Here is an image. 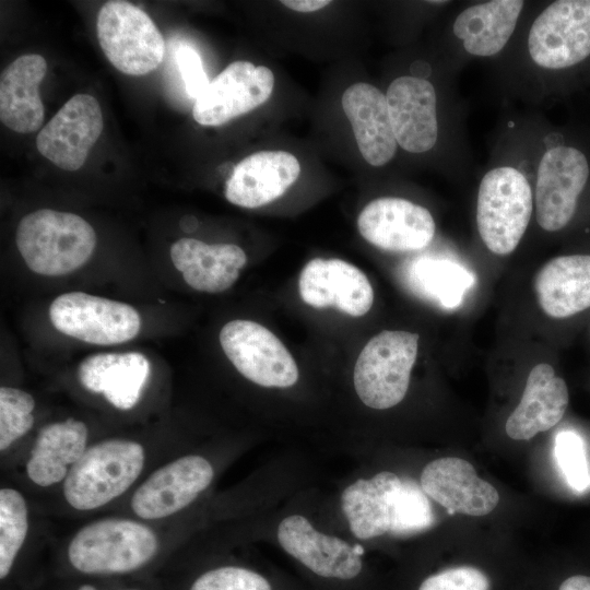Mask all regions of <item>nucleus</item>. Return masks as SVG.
<instances>
[{
  "label": "nucleus",
  "instance_id": "obj_27",
  "mask_svg": "<svg viewBox=\"0 0 590 590\" xmlns=\"http://www.w3.org/2000/svg\"><path fill=\"white\" fill-rule=\"evenodd\" d=\"M533 288L542 310L567 318L590 307V255H569L547 261L536 273Z\"/></svg>",
  "mask_w": 590,
  "mask_h": 590
},
{
  "label": "nucleus",
  "instance_id": "obj_14",
  "mask_svg": "<svg viewBox=\"0 0 590 590\" xmlns=\"http://www.w3.org/2000/svg\"><path fill=\"white\" fill-rule=\"evenodd\" d=\"M361 235L371 245L389 251H415L429 245L435 235L430 212L402 198H378L357 219Z\"/></svg>",
  "mask_w": 590,
  "mask_h": 590
},
{
  "label": "nucleus",
  "instance_id": "obj_4",
  "mask_svg": "<svg viewBox=\"0 0 590 590\" xmlns=\"http://www.w3.org/2000/svg\"><path fill=\"white\" fill-rule=\"evenodd\" d=\"M417 350L416 333L384 330L373 337L354 366V387L361 401L376 410L400 403L409 389Z\"/></svg>",
  "mask_w": 590,
  "mask_h": 590
},
{
  "label": "nucleus",
  "instance_id": "obj_32",
  "mask_svg": "<svg viewBox=\"0 0 590 590\" xmlns=\"http://www.w3.org/2000/svg\"><path fill=\"white\" fill-rule=\"evenodd\" d=\"M557 463L569 486L585 491L590 485V475L583 441L574 432H562L555 439Z\"/></svg>",
  "mask_w": 590,
  "mask_h": 590
},
{
  "label": "nucleus",
  "instance_id": "obj_3",
  "mask_svg": "<svg viewBox=\"0 0 590 590\" xmlns=\"http://www.w3.org/2000/svg\"><path fill=\"white\" fill-rule=\"evenodd\" d=\"M145 464L144 447L127 438H109L88 446L63 481L66 502L75 510L101 508L123 495Z\"/></svg>",
  "mask_w": 590,
  "mask_h": 590
},
{
  "label": "nucleus",
  "instance_id": "obj_28",
  "mask_svg": "<svg viewBox=\"0 0 590 590\" xmlns=\"http://www.w3.org/2000/svg\"><path fill=\"white\" fill-rule=\"evenodd\" d=\"M523 7L520 0H493L462 11L453 23V34L464 49L474 56L489 57L499 52L512 32Z\"/></svg>",
  "mask_w": 590,
  "mask_h": 590
},
{
  "label": "nucleus",
  "instance_id": "obj_24",
  "mask_svg": "<svg viewBox=\"0 0 590 590\" xmlns=\"http://www.w3.org/2000/svg\"><path fill=\"white\" fill-rule=\"evenodd\" d=\"M170 259L190 287L205 293L229 288L247 261L245 251L236 245H208L193 238L175 241Z\"/></svg>",
  "mask_w": 590,
  "mask_h": 590
},
{
  "label": "nucleus",
  "instance_id": "obj_23",
  "mask_svg": "<svg viewBox=\"0 0 590 590\" xmlns=\"http://www.w3.org/2000/svg\"><path fill=\"white\" fill-rule=\"evenodd\" d=\"M359 152L367 163L382 166L397 150L386 95L368 83H355L342 96Z\"/></svg>",
  "mask_w": 590,
  "mask_h": 590
},
{
  "label": "nucleus",
  "instance_id": "obj_12",
  "mask_svg": "<svg viewBox=\"0 0 590 590\" xmlns=\"http://www.w3.org/2000/svg\"><path fill=\"white\" fill-rule=\"evenodd\" d=\"M589 177L586 156L571 146H555L542 157L535 186L538 224L547 232L565 227L573 219L579 194Z\"/></svg>",
  "mask_w": 590,
  "mask_h": 590
},
{
  "label": "nucleus",
  "instance_id": "obj_21",
  "mask_svg": "<svg viewBox=\"0 0 590 590\" xmlns=\"http://www.w3.org/2000/svg\"><path fill=\"white\" fill-rule=\"evenodd\" d=\"M568 388L546 363L535 365L527 378L519 404L508 416L505 430L515 440H528L554 427L568 406Z\"/></svg>",
  "mask_w": 590,
  "mask_h": 590
},
{
  "label": "nucleus",
  "instance_id": "obj_26",
  "mask_svg": "<svg viewBox=\"0 0 590 590\" xmlns=\"http://www.w3.org/2000/svg\"><path fill=\"white\" fill-rule=\"evenodd\" d=\"M87 438L85 423L72 417L44 426L26 462L30 481L40 487L63 483L87 449Z\"/></svg>",
  "mask_w": 590,
  "mask_h": 590
},
{
  "label": "nucleus",
  "instance_id": "obj_10",
  "mask_svg": "<svg viewBox=\"0 0 590 590\" xmlns=\"http://www.w3.org/2000/svg\"><path fill=\"white\" fill-rule=\"evenodd\" d=\"M213 476V467L205 458L179 457L156 469L135 488L131 510L143 521L168 518L194 502Z\"/></svg>",
  "mask_w": 590,
  "mask_h": 590
},
{
  "label": "nucleus",
  "instance_id": "obj_7",
  "mask_svg": "<svg viewBox=\"0 0 590 590\" xmlns=\"http://www.w3.org/2000/svg\"><path fill=\"white\" fill-rule=\"evenodd\" d=\"M49 318L59 332L97 345L127 342L141 328V317L132 306L83 292L55 298Z\"/></svg>",
  "mask_w": 590,
  "mask_h": 590
},
{
  "label": "nucleus",
  "instance_id": "obj_17",
  "mask_svg": "<svg viewBox=\"0 0 590 590\" xmlns=\"http://www.w3.org/2000/svg\"><path fill=\"white\" fill-rule=\"evenodd\" d=\"M278 540L287 554L318 576L349 580L362 570L355 546L317 531L300 515H291L280 522Z\"/></svg>",
  "mask_w": 590,
  "mask_h": 590
},
{
  "label": "nucleus",
  "instance_id": "obj_19",
  "mask_svg": "<svg viewBox=\"0 0 590 590\" xmlns=\"http://www.w3.org/2000/svg\"><path fill=\"white\" fill-rule=\"evenodd\" d=\"M299 173L297 158L288 152H256L234 167L226 181L225 197L241 208L262 206L285 193Z\"/></svg>",
  "mask_w": 590,
  "mask_h": 590
},
{
  "label": "nucleus",
  "instance_id": "obj_6",
  "mask_svg": "<svg viewBox=\"0 0 590 590\" xmlns=\"http://www.w3.org/2000/svg\"><path fill=\"white\" fill-rule=\"evenodd\" d=\"M97 38L109 62L128 75L155 70L165 54L164 38L152 19L127 1H108L97 15Z\"/></svg>",
  "mask_w": 590,
  "mask_h": 590
},
{
  "label": "nucleus",
  "instance_id": "obj_16",
  "mask_svg": "<svg viewBox=\"0 0 590 590\" xmlns=\"http://www.w3.org/2000/svg\"><path fill=\"white\" fill-rule=\"evenodd\" d=\"M420 484L449 515L485 516L499 502L497 489L479 477L470 462L457 457H444L426 464Z\"/></svg>",
  "mask_w": 590,
  "mask_h": 590
},
{
  "label": "nucleus",
  "instance_id": "obj_22",
  "mask_svg": "<svg viewBox=\"0 0 590 590\" xmlns=\"http://www.w3.org/2000/svg\"><path fill=\"white\" fill-rule=\"evenodd\" d=\"M150 370L142 353H99L81 362L78 378L84 389L102 393L113 406L127 411L139 402Z\"/></svg>",
  "mask_w": 590,
  "mask_h": 590
},
{
  "label": "nucleus",
  "instance_id": "obj_30",
  "mask_svg": "<svg viewBox=\"0 0 590 590\" xmlns=\"http://www.w3.org/2000/svg\"><path fill=\"white\" fill-rule=\"evenodd\" d=\"M30 529L26 500L12 487L0 489V578L11 573Z\"/></svg>",
  "mask_w": 590,
  "mask_h": 590
},
{
  "label": "nucleus",
  "instance_id": "obj_9",
  "mask_svg": "<svg viewBox=\"0 0 590 590\" xmlns=\"http://www.w3.org/2000/svg\"><path fill=\"white\" fill-rule=\"evenodd\" d=\"M532 60L546 69L571 67L590 55V0H559L533 22L528 37Z\"/></svg>",
  "mask_w": 590,
  "mask_h": 590
},
{
  "label": "nucleus",
  "instance_id": "obj_35",
  "mask_svg": "<svg viewBox=\"0 0 590 590\" xmlns=\"http://www.w3.org/2000/svg\"><path fill=\"white\" fill-rule=\"evenodd\" d=\"M175 58L187 93L197 99L210 83L199 54L188 45H180Z\"/></svg>",
  "mask_w": 590,
  "mask_h": 590
},
{
  "label": "nucleus",
  "instance_id": "obj_11",
  "mask_svg": "<svg viewBox=\"0 0 590 590\" xmlns=\"http://www.w3.org/2000/svg\"><path fill=\"white\" fill-rule=\"evenodd\" d=\"M274 75L248 61L228 64L196 99L192 115L202 126H221L247 114L270 97Z\"/></svg>",
  "mask_w": 590,
  "mask_h": 590
},
{
  "label": "nucleus",
  "instance_id": "obj_38",
  "mask_svg": "<svg viewBox=\"0 0 590 590\" xmlns=\"http://www.w3.org/2000/svg\"><path fill=\"white\" fill-rule=\"evenodd\" d=\"M78 590H97L91 585H82ZM126 590H138V589H126Z\"/></svg>",
  "mask_w": 590,
  "mask_h": 590
},
{
  "label": "nucleus",
  "instance_id": "obj_37",
  "mask_svg": "<svg viewBox=\"0 0 590 590\" xmlns=\"http://www.w3.org/2000/svg\"><path fill=\"white\" fill-rule=\"evenodd\" d=\"M558 590H590V576H570L560 583Z\"/></svg>",
  "mask_w": 590,
  "mask_h": 590
},
{
  "label": "nucleus",
  "instance_id": "obj_25",
  "mask_svg": "<svg viewBox=\"0 0 590 590\" xmlns=\"http://www.w3.org/2000/svg\"><path fill=\"white\" fill-rule=\"evenodd\" d=\"M47 72V62L36 54L23 55L1 73L0 120L19 133L36 131L44 121L45 107L39 85Z\"/></svg>",
  "mask_w": 590,
  "mask_h": 590
},
{
  "label": "nucleus",
  "instance_id": "obj_8",
  "mask_svg": "<svg viewBox=\"0 0 590 590\" xmlns=\"http://www.w3.org/2000/svg\"><path fill=\"white\" fill-rule=\"evenodd\" d=\"M221 346L248 380L262 386L287 388L298 379L297 365L280 339L251 320H232L220 332Z\"/></svg>",
  "mask_w": 590,
  "mask_h": 590
},
{
  "label": "nucleus",
  "instance_id": "obj_20",
  "mask_svg": "<svg viewBox=\"0 0 590 590\" xmlns=\"http://www.w3.org/2000/svg\"><path fill=\"white\" fill-rule=\"evenodd\" d=\"M403 480L382 471L369 480L359 479L341 495L342 510L357 539H371L393 532Z\"/></svg>",
  "mask_w": 590,
  "mask_h": 590
},
{
  "label": "nucleus",
  "instance_id": "obj_29",
  "mask_svg": "<svg viewBox=\"0 0 590 590\" xmlns=\"http://www.w3.org/2000/svg\"><path fill=\"white\" fill-rule=\"evenodd\" d=\"M411 286L445 308H455L473 285V275L447 259L420 258L409 267Z\"/></svg>",
  "mask_w": 590,
  "mask_h": 590
},
{
  "label": "nucleus",
  "instance_id": "obj_31",
  "mask_svg": "<svg viewBox=\"0 0 590 590\" xmlns=\"http://www.w3.org/2000/svg\"><path fill=\"white\" fill-rule=\"evenodd\" d=\"M33 396L22 389L0 388V450L4 452L34 425Z\"/></svg>",
  "mask_w": 590,
  "mask_h": 590
},
{
  "label": "nucleus",
  "instance_id": "obj_5",
  "mask_svg": "<svg viewBox=\"0 0 590 590\" xmlns=\"http://www.w3.org/2000/svg\"><path fill=\"white\" fill-rule=\"evenodd\" d=\"M532 214V192L526 177L512 167H498L483 177L476 205L480 236L493 253H511Z\"/></svg>",
  "mask_w": 590,
  "mask_h": 590
},
{
  "label": "nucleus",
  "instance_id": "obj_36",
  "mask_svg": "<svg viewBox=\"0 0 590 590\" xmlns=\"http://www.w3.org/2000/svg\"><path fill=\"white\" fill-rule=\"evenodd\" d=\"M281 3L297 12H314L327 7L331 2L328 0H284Z\"/></svg>",
  "mask_w": 590,
  "mask_h": 590
},
{
  "label": "nucleus",
  "instance_id": "obj_18",
  "mask_svg": "<svg viewBox=\"0 0 590 590\" xmlns=\"http://www.w3.org/2000/svg\"><path fill=\"white\" fill-rule=\"evenodd\" d=\"M386 98L397 143L411 153L430 150L438 134L432 83L416 76H400L390 83Z\"/></svg>",
  "mask_w": 590,
  "mask_h": 590
},
{
  "label": "nucleus",
  "instance_id": "obj_2",
  "mask_svg": "<svg viewBox=\"0 0 590 590\" xmlns=\"http://www.w3.org/2000/svg\"><path fill=\"white\" fill-rule=\"evenodd\" d=\"M15 243L33 272L59 276L79 269L91 258L96 234L76 214L40 209L20 221Z\"/></svg>",
  "mask_w": 590,
  "mask_h": 590
},
{
  "label": "nucleus",
  "instance_id": "obj_1",
  "mask_svg": "<svg viewBox=\"0 0 590 590\" xmlns=\"http://www.w3.org/2000/svg\"><path fill=\"white\" fill-rule=\"evenodd\" d=\"M158 551L157 534L145 522L109 517L80 528L67 546V557L84 575H121L146 566Z\"/></svg>",
  "mask_w": 590,
  "mask_h": 590
},
{
  "label": "nucleus",
  "instance_id": "obj_13",
  "mask_svg": "<svg viewBox=\"0 0 590 590\" xmlns=\"http://www.w3.org/2000/svg\"><path fill=\"white\" fill-rule=\"evenodd\" d=\"M103 131L102 109L88 94L72 96L42 128L36 138L38 152L63 170H76Z\"/></svg>",
  "mask_w": 590,
  "mask_h": 590
},
{
  "label": "nucleus",
  "instance_id": "obj_15",
  "mask_svg": "<svg viewBox=\"0 0 590 590\" xmlns=\"http://www.w3.org/2000/svg\"><path fill=\"white\" fill-rule=\"evenodd\" d=\"M299 295L309 306H333L353 317L364 316L374 303V291L367 276L341 259L316 258L302 270Z\"/></svg>",
  "mask_w": 590,
  "mask_h": 590
},
{
  "label": "nucleus",
  "instance_id": "obj_33",
  "mask_svg": "<svg viewBox=\"0 0 590 590\" xmlns=\"http://www.w3.org/2000/svg\"><path fill=\"white\" fill-rule=\"evenodd\" d=\"M189 590H272L260 574L237 566H224L199 576Z\"/></svg>",
  "mask_w": 590,
  "mask_h": 590
},
{
  "label": "nucleus",
  "instance_id": "obj_34",
  "mask_svg": "<svg viewBox=\"0 0 590 590\" xmlns=\"http://www.w3.org/2000/svg\"><path fill=\"white\" fill-rule=\"evenodd\" d=\"M418 590H491V580L476 567L458 566L430 575Z\"/></svg>",
  "mask_w": 590,
  "mask_h": 590
}]
</instances>
